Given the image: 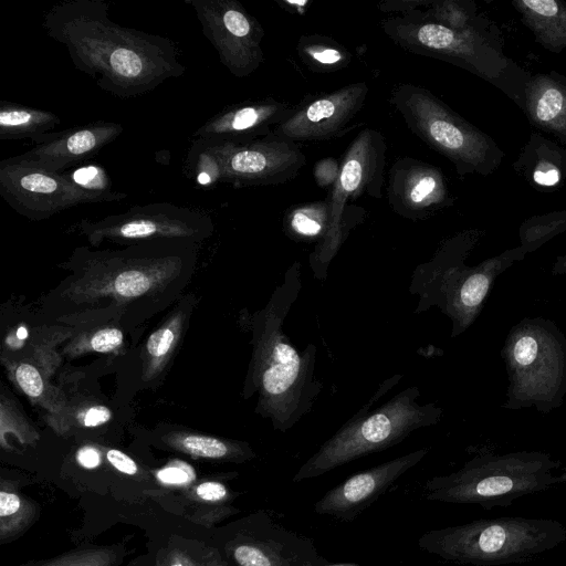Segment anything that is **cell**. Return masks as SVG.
Wrapping results in <instances>:
<instances>
[{"mask_svg": "<svg viewBox=\"0 0 566 566\" xmlns=\"http://www.w3.org/2000/svg\"><path fill=\"white\" fill-rule=\"evenodd\" d=\"M190 6L221 64L234 76L245 77L263 63L264 30L235 0H184Z\"/></svg>", "mask_w": 566, "mask_h": 566, "instance_id": "obj_14", "label": "cell"}, {"mask_svg": "<svg viewBox=\"0 0 566 566\" xmlns=\"http://www.w3.org/2000/svg\"><path fill=\"white\" fill-rule=\"evenodd\" d=\"M170 566H184V565H182V564H180V563H174V564H171Z\"/></svg>", "mask_w": 566, "mask_h": 566, "instance_id": "obj_47", "label": "cell"}, {"mask_svg": "<svg viewBox=\"0 0 566 566\" xmlns=\"http://www.w3.org/2000/svg\"><path fill=\"white\" fill-rule=\"evenodd\" d=\"M301 289V263L285 272L268 304L252 321V358L245 397L258 392L255 411L270 419L274 430L286 432L308 413L323 385L315 378L316 346L302 353L283 332V323Z\"/></svg>", "mask_w": 566, "mask_h": 566, "instance_id": "obj_3", "label": "cell"}, {"mask_svg": "<svg viewBox=\"0 0 566 566\" xmlns=\"http://www.w3.org/2000/svg\"><path fill=\"white\" fill-rule=\"evenodd\" d=\"M124 340L123 331L116 326H105L97 329L90 338L91 350L107 353L115 350Z\"/></svg>", "mask_w": 566, "mask_h": 566, "instance_id": "obj_36", "label": "cell"}, {"mask_svg": "<svg viewBox=\"0 0 566 566\" xmlns=\"http://www.w3.org/2000/svg\"><path fill=\"white\" fill-rule=\"evenodd\" d=\"M108 462L118 471L133 475L137 472V465L135 461L124 452L111 449L106 453Z\"/></svg>", "mask_w": 566, "mask_h": 566, "instance_id": "obj_40", "label": "cell"}, {"mask_svg": "<svg viewBox=\"0 0 566 566\" xmlns=\"http://www.w3.org/2000/svg\"><path fill=\"white\" fill-rule=\"evenodd\" d=\"M401 378L396 375L385 380L369 401L301 465L293 482L317 478L358 458L386 450L411 432L438 423L442 409L434 402L420 403V390L416 386L370 410Z\"/></svg>", "mask_w": 566, "mask_h": 566, "instance_id": "obj_6", "label": "cell"}, {"mask_svg": "<svg viewBox=\"0 0 566 566\" xmlns=\"http://www.w3.org/2000/svg\"><path fill=\"white\" fill-rule=\"evenodd\" d=\"M387 199L395 213L411 221L427 220L454 202L442 170L412 157L390 166Z\"/></svg>", "mask_w": 566, "mask_h": 566, "instance_id": "obj_18", "label": "cell"}, {"mask_svg": "<svg viewBox=\"0 0 566 566\" xmlns=\"http://www.w3.org/2000/svg\"><path fill=\"white\" fill-rule=\"evenodd\" d=\"M0 195L18 213L34 221L76 206L127 198L122 191L103 193L84 189L65 172L48 171L21 155L1 160Z\"/></svg>", "mask_w": 566, "mask_h": 566, "instance_id": "obj_13", "label": "cell"}, {"mask_svg": "<svg viewBox=\"0 0 566 566\" xmlns=\"http://www.w3.org/2000/svg\"><path fill=\"white\" fill-rule=\"evenodd\" d=\"M298 57L315 73H333L348 66L350 52L336 40L321 34L302 35L296 44Z\"/></svg>", "mask_w": 566, "mask_h": 566, "instance_id": "obj_27", "label": "cell"}, {"mask_svg": "<svg viewBox=\"0 0 566 566\" xmlns=\"http://www.w3.org/2000/svg\"><path fill=\"white\" fill-rule=\"evenodd\" d=\"M501 355L509 376L502 407L559 408L566 396V336L551 319L525 317L506 335Z\"/></svg>", "mask_w": 566, "mask_h": 566, "instance_id": "obj_9", "label": "cell"}, {"mask_svg": "<svg viewBox=\"0 0 566 566\" xmlns=\"http://www.w3.org/2000/svg\"><path fill=\"white\" fill-rule=\"evenodd\" d=\"M65 174L84 189L103 193L114 191L106 170L98 165L84 166Z\"/></svg>", "mask_w": 566, "mask_h": 566, "instance_id": "obj_33", "label": "cell"}, {"mask_svg": "<svg viewBox=\"0 0 566 566\" xmlns=\"http://www.w3.org/2000/svg\"><path fill=\"white\" fill-rule=\"evenodd\" d=\"M231 554L238 566H318L328 562L312 538L289 530L266 512L253 515Z\"/></svg>", "mask_w": 566, "mask_h": 566, "instance_id": "obj_17", "label": "cell"}, {"mask_svg": "<svg viewBox=\"0 0 566 566\" xmlns=\"http://www.w3.org/2000/svg\"><path fill=\"white\" fill-rule=\"evenodd\" d=\"M211 140L220 157L222 182L234 188L282 185L296 178L306 164L297 143L273 133L245 144Z\"/></svg>", "mask_w": 566, "mask_h": 566, "instance_id": "obj_15", "label": "cell"}, {"mask_svg": "<svg viewBox=\"0 0 566 566\" xmlns=\"http://www.w3.org/2000/svg\"><path fill=\"white\" fill-rule=\"evenodd\" d=\"M551 272L553 275L566 274V252L555 260Z\"/></svg>", "mask_w": 566, "mask_h": 566, "instance_id": "obj_45", "label": "cell"}, {"mask_svg": "<svg viewBox=\"0 0 566 566\" xmlns=\"http://www.w3.org/2000/svg\"><path fill=\"white\" fill-rule=\"evenodd\" d=\"M386 154V139L374 128L360 130L347 147L340 159L339 177L326 198L331 208L328 231L310 255L317 276L325 277L328 264L350 230L366 217L367 211L354 201L364 195L382 197Z\"/></svg>", "mask_w": 566, "mask_h": 566, "instance_id": "obj_11", "label": "cell"}, {"mask_svg": "<svg viewBox=\"0 0 566 566\" xmlns=\"http://www.w3.org/2000/svg\"><path fill=\"white\" fill-rule=\"evenodd\" d=\"M178 448L185 452L210 459H234L239 461L254 457L251 448L241 442L226 441L209 436L181 434L175 438Z\"/></svg>", "mask_w": 566, "mask_h": 566, "instance_id": "obj_30", "label": "cell"}, {"mask_svg": "<svg viewBox=\"0 0 566 566\" xmlns=\"http://www.w3.org/2000/svg\"><path fill=\"white\" fill-rule=\"evenodd\" d=\"M483 234L479 229H468L443 241L433 258L417 268L410 285L421 296L420 310L436 305L450 317L452 337L478 318L496 277L527 254L517 245L468 266L465 260Z\"/></svg>", "mask_w": 566, "mask_h": 566, "instance_id": "obj_5", "label": "cell"}, {"mask_svg": "<svg viewBox=\"0 0 566 566\" xmlns=\"http://www.w3.org/2000/svg\"><path fill=\"white\" fill-rule=\"evenodd\" d=\"M184 172L196 188L212 189L222 182L220 157L211 139H192L185 158Z\"/></svg>", "mask_w": 566, "mask_h": 566, "instance_id": "obj_29", "label": "cell"}, {"mask_svg": "<svg viewBox=\"0 0 566 566\" xmlns=\"http://www.w3.org/2000/svg\"><path fill=\"white\" fill-rule=\"evenodd\" d=\"M60 123L52 112L7 101L0 103L1 140L30 138L38 145Z\"/></svg>", "mask_w": 566, "mask_h": 566, "instance_id": "obj_25", "label": "cell"}, {"mask_svg": "<svg viewBox=\"0 0 566 566\" xmlns=\"http://www.w3.org/2000/svg\"><path fill=\"white\" fill-rule=\"evenodd\" d=\"M197 495L205 501H221L228 496L227 488L216 481H208L199 484L196 489Z\"/></svg>", "mask_w": 566, "mask_h": 566, "instance_id": "obj_39", "label": "cell"}, {"mask_svg": "<svg viewBox=\"0 0 566 566\" xmlns=\"http://www.w3.org/2000/svg\"><path fill=\"white\" fill-rule=\"evenodd\" d=\"M112 555L107 551H85L59 558L45 566H107Z\"/></svg>", "mask_w": 566, "mask_h": 566, "instance_id": "obj_35", "label": "cell"}, {"mask_svg": "<svg viewBox=\"0 0 566 566\" xmlns=\"http://www.w3.org/2000/svg\"><path fill=\"white\" fill-rule=\"evenodd\" d=\"M566 231V211H552L525 219L518 228L520 245L532 253Z\"/></svg>", "mask_w": 566, "mask_h": 566, "instance_id": "obj_31", "label": "cell"}, {"mask_svg": "<svg viewBox=\"0 0 566 566\" xmlns=\"http://www.w3.org/2000/svg\"><path fill=\"white\" fill-rule=\"evenodd\" d=\"M560 462L541 451L484 453L458 471L426 481L429 501L478 505L484 510L510 506L515 500L566 483Z\"/></svg>", "mask_w": 566, "mask_h": 566, "instance_id": "obj_7", "label": "cell"}, {"mask_svg": "<svg viewBox=\"0 0 566 566\" xmlns=\"http://www.w3.org/2000/svg\"><path fill=\"white\" fill-rule=\"evenodd\" d=\"M43 29L78 71L119 98L151 92L186 72L171 39L113 22L105 0L60 2L44 14Z\"/></svg>", "mask_w": 566, "mask_h": 566, "instance_id": "obj_2", "label": "cell"}, {"mask_svg": "<svg viewBox=\"0 0 566 566\" xmlns=\"http://www.w3.org/2000/svg\"><path fill=\"white\" fill-rule=\"evenodd\" d=\"M512 168L535 190L556 191L566 181V147L533 132Z\"/></svg>", "mask_w": 566, "mask_h": 566, "instance_id": "obj_23", "label": "cell"}, {"mask_svg": "<svg viewBox=\"0 0 566 566\" xmlns=\"http://www.w3.org/2000/svg\"><path fill=\"white\" fill-rule=\"evenodd\" d=\"M379 28L402 50L459 66L499 88L523 109L532 73L505 54L497 27L455 31L417 11L382 19Z\"/></svg>", "mask_w": 566, "mask_h": 566, "instance_id": "obj_4", "label": "cell"}, {"mask_svg": "<svg viewBox=\"0 0 566 566\" xmlns=\"http://www.w3.org/2000/svg\"><path fill=\"white\" fill-rule=\"evenodd\" d=\"M528 123L566 147V75L557 71L532 74L523 107Z\"/></svg>", "mask_w": 566, "mask_h": 566, "instance_id": "obj_22", "label": "cell"}, {"mask_svg": "<svg viewBox=\"0 0 566 566\" xmlns=\"http://www.w3.org/2000/svg\"><path fill=\"white\" fill-rule=\"evenodd\" d=\"M74 227L95 249L103 242L125 247L158 240H186L200 244L214 231L213 220L205 211L171 202L136 205L97 220L82 219Z\"/></svg>", "mask_w": 566, "mask_h": 566, "instance_id": "obj_12", "label": "cell"}, {"mask_svg": "<svg viewBox=\"0 0 566 566\" xmlns=\"http://www.w3.org/2000/svg\"><path fill=\"white\" fill-rule=\"evenodd\" d=\"M15 380L22 391L31 398L43 394L44 381L39 369L29 363H21L14 371Z\"/></svg>", "mask_w": 566, "mask_h": 566, "instance_id": "obj_34", "label": "cell"}, {"mask_svg": "<svg viewBox=\"0 0 566 566\" xmlns=\"http://www.w3.org/2000/svg\"><path fill=\"white\" fill-rule=\"evenodd\" d=\"M21 501L18 495L11 492L1 491L0 493V516L4 521L6 517L12 516L19 512Z\"/></svg>", "mask_w": 566, "mask_h": 566, "instance_id": "obj_42", "label": "cell"}, {"mask_svg": "<svg viewBox=\"0 0 566 566\" xmlns=\"http://www.w3.org/2000/svg\"><path fill=\"white\" fill-rule=\"evenodd\" d=\"M422 448L348 476L327 491L315 504L314 512L343 522H353L400 476L428 453Z\"/></svg>", "mask_w": 566, "mask_h": 566, "instance_id": "obj_19", "label": "cell"}, {"mask_svg": "<svg viewBox=\"0 0 566 566\" xmlns=\"http://www.w3.org/2000/svg\"><path fill=\"white\" fill-rule=\"evenodd\" d=\"M182 312L178 311L157 328L146 343V370L150 374L158 371L168 363L171 353L177 347L184 325Z\"/></svg>", "mask_w": 566, "mask_h": 566, "instance_id": "obj_32", "label": "cell"}, {"mask_svg": "<svg viewBox=\"0 0 566 566\" xmlns=\"http://www.w3.org/2000/svg\"><path fill=\"white\" fill-rule=\"evenodd\" d=\"M318 566H359V565L356 563H329V562H326Z\"/></svg>", "mask_w": 566, "mask_h": 566, "instance_id": "obj_46", "label": "cell"}, {"mask_svg": "<svg viewBox=\"0 0 566 566\" xmlns=\"http://www.w3.org/2000/svg\"><path fill=\"white\" fill-rule=\"evenodd\" d=\"M389 102L407 127L446 157L460 178L472 174L486 177L502 164L505 153L497 143L428 88L398 83L390 91Z\"/></svg>", "mask_w": 566, "mask_h": 566, "instance_id": "obj_10", "label": "cell"}, {"mask_svg": "<svg viewBox=\"0 0 566 566\" xmlns=\"http://www.w3.org/2000/svg\"><path fill=\"white\" fill-rule=\"evenodd\" d=\"M422 15L431 22L455 31L496 27L478 10L472 0H432L431 4L422 11Z\"/></svg>", "mask_w": 566, "mask_h": 566, "instance_id": "obj_28", "label": "cell"}, {"mask_svg": "<svg viewBox=\"0 0 566 566\" xmlns=\"http://www.w3.org/2000/svg\"><path fill=\"white\" fill-rule=\"evenodd\" d=\"M566 541V527L552 518L496 517L431 530L422 534V551L444 560L473 566L522 564Z\"/></svg>", "mask_w": 566, "mask_h": 566, "instance_id": "obj_8", "label": "cell"}, {"mask_svg": "<svg viewBox=\"0 0 566 566\" xmlns=\"http://www.w3.org/2000/svg\"><path fill=\"white\" fill-rule=\"evenodd\" d=\"M369 93L365 82H356L333 92L307 98L272 132L298 142H326L340 137L364 107Z\"/></svg>", "mask_w": 566, "mask_h": 566, "instance_id": "obj_16", "label": "cell"}, {"mask_svg": "<svg viewBox=\"0 0 566 566\" xmlns=\"http://www.w3.org/2000/svg\"><path fill=\"white\" fill-rule=\"evenodd\" d=\"M157 476L167 484H182L190 480L189 473L180 467H167L160 470Z\"/></svg>", "mask_w": 566, "mask_h": 566, "instance_id": "obj_43", "label": "cell"}, {"mask_svg": "<svg viewBox=\"0 0 566 566\" xmlns=\"http://www.w3.org/2000/svg\"><path fill=\"white\" fill-rule=\"evenodd\" d=\"M112 412L104 406H93L85 410L82 422L85 427H97L111 419Z\"/></svg>", "mask_w": 566, "mask_h": 566, "instance_id": "obj_41", "label": "cell"}, {"mask_svg": "<svg viewBox=\"0 0 566 566\" xmlns=\"http://www.w3.org/2000/svg\"><path fill=\"white\" fill-rule=\"evenodd\" d=\"M294 111L291 104L265 97L228 105L193 132V138L245 144L271 134Z\"/></svg>", "mask_w": 566, "mask_h": 566, "instance_id": "obj_20", "label": "cell"}, {"mask_svg": "<svg viewBox=\"0 0 566 566\" xmlns=\"http://www.w3.org/2000/svg\"><path fill=\"white\" fill-rule=\"evenodd\" d=\"M511 3L537 44L556 54L566 50V2L512 0Z\"/></svg>", "mask_w": 566, "mask_h": 566, "instance_id": "obj_24", "label": "cell"}, {"mask_svg": "<svg viewBox=\"0 0 566 566\" xmlns=\"http://www.w3.org/2000/svg\"><path fill=\"white\" fill-rule=\"evenodd\" d=\"M431 2L432 0H382L377 8L385 13L397 12L399 15H406L426 10Z\"/></svg>", "mask_w": 566, "mask_h": 566, "instance_id": "obj_38", "label": "cell"}, {"mask_svg": "<svg viewBox=\"0 0 566 566\" xmlns=\"http://www.w3.org/2000/svg\"><path fill=\"white\" fill-rule=\"evenodd\" d=\"M124 130L116 122L96 120L57 133H49L45 139L21 156L39 167L62 172L97 155Z\"/></svg>", "mask_w": 566, "mask_h": 566, "instance_id": "obj_21", "label": "cell"}, {"mask_svg": "<svg viewBox=\"0 0 566 566\" xmlns=\"http://www.w3.org/2000/svg\"><path fill=\"white\" fill-rule=\"evenodd\" d=\"M331 223V208L327 199L303 202L285 211L283 229L297 241H322Z\"/></svg>", "mask_w": 566, "mask_h": 566, "instance_id": "obj_26", "label": "cell"}, {"mask_svg": "<svg viewBox=\"0 0 566 566\" xmlns=\"http://www.w3.org/2000/svg\"><path fill=\"white\" fill-rule=\"evenodd\" d=\"M77 461L82 467L93 469L99 465L101 454L93 447H83L77 452Z\"/></svg>", "mask_w": 566, "mask_h": 566, "instance_id": "obj_44", "label": "cell"}, {"mask_svg": "<svg viewBox=\"0 0 566 566\" xmlns=\"http://www.w3.org/2000/svg\"><path fill=\"white\" fill-rule=\"evenodd\" d=\"M340 174V161L334 157L319 159L314 168L313 176L315 182L321 188H332Z\"/></svg>", "mask_w": 566, "mask_h": 566, "instance_id": "obj_37", "label": "cell"}, {"mask_svg": "<svg viewBox=\"0 0 566 566\" xmlns=\"http://www.w3.org/2000/svg\"><path fill=\"white\" fill-rule=\"evenodd\" d=\"M198 245L158 240L118 249L77 247L62 264L69 274L44 297V314L61 323L106 322L134 328L186 289Z\"/></svg>", "mask_w": 566, "mask_h": 566, "instance_id": "obj_1", "label": "cell"}]
</instances>
